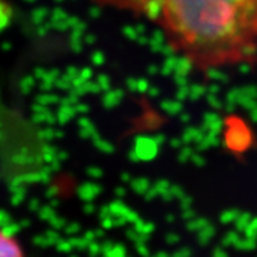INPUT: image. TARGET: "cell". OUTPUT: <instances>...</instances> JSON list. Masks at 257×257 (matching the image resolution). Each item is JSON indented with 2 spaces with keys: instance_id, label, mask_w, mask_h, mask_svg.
<instances>
[{
  "instance_id": "6da1fadb",
  "label": "cell",
  "mask_w": 257,
  "mask_h": 257,
  "mask_svg": "<svg viewBox=\"0 0 257 257\" xmlns=\"http://www.w3.org/2000/svg\"><path fill=\"white\" fill-rule=\"evenodd\" d=\"M155 20L167 45L199 72L257 57V0H163Z\"/></svg>"
},
{
  "instance_id": "7a4b0ae2",
  "label": "cell",
  "mask_w": 257,
  "mask_h": 257,
  "mask_svg": "<svg viewBox=\"0 0 257 257\" xmlns=\"http://www.w3.org/2000/svg\"><path fill=\"white\" fill-rule=\"evenodd\" d=\"M101 6H107L113 9L130 12L136 15H145L149 18H156L163 0H93Z\"/></svg>"
},
{
  "instance_id": "3957f363",
  "label": "cell",
  "mask_w": 257,
  "mask_h": 257,
  "mask_svg": "<svg viewBox=\"0 0 257 257\" xmlns=\"http://www.w3.org/2000/svg\"><path fill=\"white\" fill-rule=\"evenodd\" d=\"M0 257H23L18 241L5 230H0Z\"/></svg>"
}]
</instances>
